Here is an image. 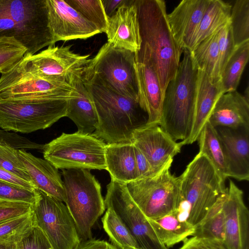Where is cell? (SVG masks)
Here are the masks:
<instances>
[{"label":"cell","mask_w":249,"mask_h":249,"mask_svg":"<svg viewBox=\"0 0 249 249\" xmlns=\"http://www.w3.org/2000/svg\"><path fill=\"white\" fill-rule=\"evenodd\" d=\"M223 93L221 81L213 82L204 71L198 70L193 127L189 138L179 142L181 146L192 144L197 140L216 102Z\"/></svg>","instance_id":"cell-24"},{"label":"cell","mask_w":249,"mask_h":249,"mask_svg":"<svg viewBox=\"0 0 249 249\" xmlns=\"http://www.w3.org/2000/svg\"><path fill=\"white\" fill-rule=\"evenodd\" d=\"M0 249H18V243H0Z\"/></svg>","instance_id":"cell-49"},{"label":"cell","mask_w":249,"mask_h":249,"mask_svg":"<svg viewBox=\"0 0 249 249\" xmlns=\"http://www.w3.org/2000/svg\"><path fill=\"white\" fill-rule=\"evenodd\" d=\"M224 244L227 249H249V213L243 192L231 180L223 204Z\"/></svg>","instance_id":"cell-17"},{"label":"cell","mask_w":249,"mask_h":249,"mask_svg":"<svg viewBox=\"0 0 249 249\" xmlns=\"http://www.w3.org/2000/svg\"><path fill=\"white\" fill-rule=\"evenodd\" d=\"M18 153L36 189L65 203L63 181L58 169L47 160L36 157L25 149H18Z\"/></svg>","instance_id":"cell-21"},{"label":"cell","mask_w":249,"mask_h":249,"mask_svg":"<svg viewBox=\"0 0 249 249\" xmlns=\"http://www.w3.org/2000/svg\"><path fill=\"white\" fill-rule=\"evenodd\" d=\"M78 94L68 100L66 117L69 118L77 127V132L92 134L98 125L97 114L87 91L83 78L74 86Z\"/></svg>","instance_id":"cell-26"},{"label":"cell","mask_w":249,"mask_h":249,"mask_svg":"<svg viewBox=\"0 0 249 249\" xmlns=\"http://www.w3.org/2000/svg\"><path fill=\"white\" fill-rule=\"evenodd\" d=\"M18 249H53L43 231L37 226L18 243Z\"/></svg>","instance_id":"cell-41"},{"label":"cell","mask_w":249,"mask_h":249,"mask_svg":"<svg viewBox=\"0 0 249 249\" xmlns=\"http://www.w3.org/2000/svg\"><path fill=\"white\" fill-rule=\"evenodd\" d=\"M218 34V46L219 56L220 75L228 60L232 54L235 44L230 23L221 28Z\"/></svg>","instance_id":"cell-40"},{"label":"cell","mask_w":249,"mask_h":249,"mask_svg":"<svg viewBox=\"0 0 249 249\" xmlns=\"http://www.w3.org/2000/svg\"><path fill=\"white\" fill-rule=\"evenodd\" d=\"M36 198L35 189L31 190L0 180V200L33 205Z\"/></svg>","instance_id":"cell-39"},{"label":"cell","mask_w":249,"mask_h":249,"mask_svg":"<svg viewBox=\"0 0 249 249\" xmlns=\"http://www.w3.org/2000/svg\"><path fill=\"white\" fill-rule=\"evenodd\" d=\"M134 150L138 178L153 175L150 165L144 155L134 145Z\"/></svg>","instance_id":"cell-45"},{"label":"cell","mask_w":249,"mask_h":249,"mask_svg":"<svg viewBox=\"0 0 249 249\" xmlns=\"http://www.w3.org/2000/svg\"><path fill=\"white\" fill-rule=\"evenodd\" d=\"M67 3L101 33H106L108 18L102 0H66Z\"/></svg>","instance_id":"cell-35"},{"label":"cell","mask_w":249,"mask_h":249,"mask_svg":"<svg viewBox=\"0 0 249 249\" xmlns=\"http://www.w3.org/2000/svg\"><path fill=\"white\" fill-rule=\"evenodd\" d=\"M226 158L228 177L249 180V127H215Z\"/></svg>","instance_id":"cell-18"},{"label":"cell","mask_w":249,"mask_h":249,"mask_svg":"<svg viewBox=\"0 0 249 249\" xmlns=\"http://www.w3.org/2000/svg\"><path fill=\"white\" fill-rule=\"evenodd\" d=\"M141 44L136 61L148 65L156 72L163 95L176 74L183 50L170 29L162 0H135Z\"/></svg>","instance_id":"cell-1"},{"label":"cell","mask_w":249,"mask_h":249,"mask_svg":"<svg viewBox=\"0 0 249 249\" xmlns=\"http://www.w3.org/2000/svg\"><path fill=\"white\" fill-rule=\"evenodd\" d=\"M197 140L199 153L209 160L221 178L225 181L228 178V174L223 148L215 128L208 121L202 128Z\"/></svg>","instance_id":"cell-30"},{"label":"cell","mask_w":249,"mask_h":249,"mask_svg":"<svg viewBox=\"0 0 249 249\" xmlns=\"http://www.w3.org/2000/svg\"><path fill=\"white\" fill-rule=\"evenodd\" d=\"M107 189L106 208L113 210L122 221L140 249H168L131 197L126 184L111 179Z\"/></svg>","instance_id":"cell-13"},{"label":"cell","mask_w":249,"mask_h":249,"mask_svg":"<svg viewBox=\"0 0 249 249\" xmlns=\"http://www.w3.org/2000/svg\"><path fill=\"white\" fill-rule=\"evenodd\" d=\"M26 53V49L14 38H0V73H5L14 68Z\"/></svg>","instance_id":"cell-37"},{"label":"cell","mask_w":249,"mask_h":249,"mask_svg":"<svg viewBox=\"0 0 249 249\" xmlns=\"http://www.w3.org/2000/svg\"><path fill=\"white\" fill-rule=\"evenodd\" d=\"M33 211L0 223V243H18L36 226Z\"/></svg>","instance_id":"cell-34"},{"label":"cell","mask_w":249,"mask_h":249,"mask_svg":"<svg viewBox=\"0 0 249 249\" xmlns=\"http://www.w3.org/2000/svg\"><path fill=\"white\" fill-rule=\"evenodd\" d=\"M183 59L174 78L166 88L160 127L175 141L187 140L193 127L198 69L190 51L183 50Z\"/></svg>","instance_id":"cell-3"},{"label":"cell","mask_w":249,"mask_h":249,"mask_svg":"<svg viewBox=\"0 0 249 249\" xmlns=\"http://www.w3.org/2000/svg\"><path fill=\"white\" fill-rule=\"evenodd\" d=\"M0 141H3L17 149L42 150L44 144L31 141L15 132L5 131L0 128Z\"/></svg>","instance_id":"cell-43"},{"label":"cell","mask_w":249,"mask_h":249,"mask_svg":"<svg viewBox=\"0 0 249 249\" xmlns=\"http://www.w3.org/2000/svg\"><path fill=\"white\" fill-rule=\"evenodd\" d=\"M227 191L218 198L197 225L193 236L216 239L224 243L225 222L222 207Z\"/></svg>","instance_id":"cell-32"},{"label":"cell","mask_w":249,"mask_h":249,"mask_svg":"<svg viewBox=\"0 0 249 249\" xmlns=\"http://www.w3.org/2000/svg\"><path fill=\"white\" fill-rule=\"evenodd\" d=\"M135 67L138 86V101L148 116L146 125H160L164 95L158 76L148 65L136 61Z\"/></svg>","instance_id":"cell-22"},{"label":"cell","mask_w":249,"mask_h":249,"mask_svg":"<svg viewBox=\"0 0 249 249\" xmlns=\"http://www.w3.org/2000/svg\"><path fill=\"white\" fill-rule=\"evenodd\" d=\"M89 56L74 53L71 46H50L37 53L25 54L17 66L33 75L74 87L83 78Z\"/></svg>","instance_id":"cell-11"},{"label":"cell","mask_w":249,"mask_h":249,"mask_svg":"<svg viewBox=\"0 0 249 249\" xmlns=\"http://www.w3.org/2000/svg\"><path fill=\"white\" fill-rule=\"evenodd\" d=\"M135 53L107 42L86 66L83 77H93L112 90L138 100Z\"/></svg>","instance_id":"cell-9"},{"label":"cell","mask_w":249,"mask_h":249,"mask_svg":"<svg viewBox=\"0 0 249 249\" xmlns=\"http://www.w3.org/2000/svg\"><path fill=\"white\" fill-rule=\"evenodd\" d=\"M231 6L221 0H210L200 24L186 49L191 51L204 39L230 23Z\"/></svg>","instance_id":"cell-27"},{"label":"cell","mask_w":249,"mask_h":249,"mask_svg":"<svg viewBox=\"0 0 249 249\" xmlns=\"http://www.w3.org/2000/svg\"><path fill=\"white\" fill-rule=\"evenodd\" d=\"M35 191L36 198L32 211L36 226L53 249H75L82 240L67 206L37 189Z\"/></svg>","instance_id":"cell-12"},{"label":"cell","mask_w":249,"mask_h":249,"mask_svg":"<svg viewBox=\"0 0 249 249\" xmlns=\"http://www.w3.org/2000/svg\"><path fill=\"white\" fill-rule=\"evenodd\" d=\"M249 58V40L235 46L220 75L224 93L236 90Z\"/></svg>","instance_id":"cell-31"},{"label":"cell","mask_w":249,"mask_h":249,"mask_svg":"<svg viewBox=\"0 0 249 249\" xmlns=\"http://www.w3.org/2000/svg\"><path fill=\"white\" fill-rule=\"evenodd\" d=\"M135 0L120 7L108 19L106 34L107 42L114 47L136 53L140 50L141 38Z\"/></svg>","instance_id":"cell-19"},{"label":"cell","mask_w":249,"mask_h":249,"mask_svg":"<svg viewBox=\"0 0 249 249\" xmlns=\"http://www.w3.org/2000/svg\"><path fill=\"white\" fill-rule=\"evenodd\" d=\"M148 219L162 243L167 248L193 236L195 232L196 227L180 218L177 211L155 219Z\"/></svg>","instance_id":"cell-28"},{"label":"cell","mask_w":249,"mask_h":249,"mask_svg":"<svg viewBox=\"0 0 249 249\" xmlns=\"http://www.w3.org/2000/svg\"><path fill=\"white\" fill-rule=\"evenodd\" d=\"M70 85L48 80L19 69L17 65L0 77V98L44 97L69 100L78 95Z\"/></svg>","instance_id":"cell-14"},{"label":"cell","mask_w":249,"mask_h":249,"mask_svg":"<svg viewBox=\"0 0 249 249\" xmlns=\"http://www.w3.org/2000/svg\"><path fill=\"white\" fill-rule=\"evenodd\" d=\"M83 81L98 118L92 134L107 144L132 143L133 132L148 121L138 101L112 90L95 77L83 76Z\"/></svg>","instance_id":"cell-2"},{"label":"cell","mask_w":249,"mask_h":249,"mask_svg":"<svg viewBox=\"0 0 249 249\" xmlns=\"http://www.w3.org/2000/svg\"><path fill=\"white\" fill-rule=\"evenodd\" d=\"M210 0H183L167 15L175 40L184 50L196 31Z\"/></svg>","instance_id":"cell-20"},{"label":"cell","mask_w":249,"mask_h":249,"mask_svg":"<svg viewBox=\"0 0 249 249\" xmlns=\"http://www.w3.org/2000/svg\"><path fill=\"white\" fill-rule=\"evenodd\" d=\"M106 143L92 134L62 133L44 144V159L60 169L106 170Z\"/></svg>","instance_id":"cell-8"},{"label":"cell","mask_w":249,"mask_h":249,"mask_svg":"<svg viewBox=\"0 0 249 249\" xmlns=\"http://www.w3.org/2000/svg\"><path fill=\"white\" fill-rule=\"evenodd\" d=\"M178 249H227L221 241L193 236L183 241V245Z\"/></svg>","instance_id":"cell-44"},{"label":"cell","mask_w":249,"mask_h":249,"mask_svg":"<svg viewBox=\"0 0 249 249\" xmlns=\"http://www.w3.org/2000/svg\"><path fill=\"white\" fill-rule=\"evenodd\" d=\"M30 204L0 200V223L32 212Z\"/></svg>","instance_id":"cell-42"},{"label":"cell","mask_w":249,"mask_h":249,"mask_svg":"<svg viewBox=\"0 0 249 249\" xmlns=\"http://www.w3.org/2000/svg\"><path fill=\"white\" fill-rule=\"evenodd\" d=\"M217 33L207 37L190 51L194 65L213 82L221 81Z\"/></svg>","instance_id":"cell-29"},{"label":"cell","mask_w":249,"mask_h":249,"mask_svg":"<svg viewBox=\"0 0 249 249\" xmlns=\"http://www.w3.org/2000/svg\"><path fill=\"white\" fill-rule=\"evenodd\" d=\"M132 143L145 157L153 175L172 165L182 147L159 125H145L136 130Z\"/></svg>","instance_id":"cell-15"},{"label":"cell","mask_w":249,"mask_h":249,"mask_svg":"<svg viewBox=\"0 0 249 249\" xmlns=\"http://www.w3.org/2000/svg\"><path fill=\"white\" fill-rule=\"evenodd\" d=\"M49 27L56 43L86 39L100 33L64 0H46Z\"/></svg>","instance_id":"cell-16"},{"label":"cell","mask_w":249,"mask_h":249,"mask_svg":"<svg viewBox=\"0 0 249 249\" xmlns=\"http://www.w3.org/2000/svg\"><path fill=\"white\" fill-rule=\"evenodd\" d=\"M105 160L111 179L126 184L138 178L132 143L107 144Z\"/></svg>","instance_id":"cell-25"},{"label":"cell","mask_w":249,"mask_h":249,"mask_svg":"<svg viewBox=\"0 0 249 249\" xmlns=\"http://www.w3.org/2000/svg\"><path fill=\"white\" fill-rule=\"evenodd\" d=\"M13 37L34 54L55 43L46 0H0V38Z\"/></svg>","instance_id":"cell-4"},{"label":"cell","mask_w":249,"mask_h":249,"mask_svg":"<svg viewBox=\"0 0 249 249\" xmlns=\"http://www.w3.org/2000/svg\"><path fill=\"white\" fill-rule=\"evenodd\" d=\"M249 86H248L245 91V95H243L244 97L248 100L249 101Z\"/></svg>","instance_id":"cell-50"},{"label":"cell","mask_w":249,"mask_h":249,"mask_svg":"<svg viewBox=\"0 0 249 249\" xmlns=\"http://www.w3.org/2000/svg\"><path fill=\"white\" fill-rule=\"evenodd\" d=\"M65 204L82 240L92 238V228L106 206L100 183L84 169H62Z\"/></svg>","instance_id":"cell-6"},{"label":"cell","mask_w":249,"mask_h":249,"mask_svg":"<svg viewBox=\"0 0 249 249\" xmlns=\"http://www.w3.org/2000/svg\"><path fill=\"white\" fill-rule=\"evenodd\" d=\"M131 1V0H102V2L106 14L109 18L114 15L120 7L128 4Z\"/></svg>","instance_id":"cell-48"},{"label":"cell","mask_w":249,"mask_h":249,"mask_svg":"<svg viewBox=\"0 0 249 249\" xmlns=\"http://www.w3.org/2000/svg\"><path fill=\"white\" fill-rule=\"evenodd\" d=\"M102 221L105 231L115 247L140 249L130 231L111 209H107Z\"/></svg>","instance_id":"cell-33"},{"label":"cell","mask_w":249,"mask_h":249,"mask_svg":"<svg viewBox=\"0 0 249 249\" xmlns=\"http://www.w3.org/2000/svg\"><path fill=\"white\" fill-rule=\"evenodd\" d=\"M75 249H117V248L105 241L91 238L81 240Z\"/></svg>","instance_id":"cell-46"},{"label":"cell","mask_w":249,"mask_h":249,"mask_svg":"<svg viewBox=\"0 0 249 249\" xmlns=\"http://www.w3.org/2000/svg\"><path fill=\"white\" fill-rule=\"evenodd\" d=\"M0 180L8 182L31 190H33L36 189L35 186L32 183L12 175L9 173L6 172L0 166Z\"/></svg>","instance_id":"cell-47"},{"label":"cell","mask_w":249,"mask_h":249,"mask_svg":"<svg viewBox=\"0 0 249 249\" xmlns=\"http://www.w3.org/2000/svg\"><path fill=\"white\" fill-rule=\"evenodd\" d=\"M18 150L6 142L0 141V166L12 175L33 184L18 156Z\"/></svg>","instance_id":"cell-38"},{"label":"cell","mask_w":249,"mask_h":249,"mask_svg":"<svg viewBox=\"0 0 249 249\" xmlns=\"http://www.w3.org/2000/svg\"><path fill=\"white\" fill-rule=\"evenodd\" d=\"M171 166L126 184L131 197L148 218L160 217L179 208L180 179L170 173Z\"/></svg>","instance_id":"cell-10"},{"label":"cell","mask_w":249,"mask_h":249,"mask_svg":"<svg viewBox=\"0 0 249 249\" xmlns=\"http://www.w3.org/2000/svg\"><path fill=\"white\" fill-rule=\"evenodd\" d=\"M208 121L214 127H249V101L236 90L224 93L216 102Z\"/></svg>","instance_id":"cell-23"},{"label":"cell","mask_w":249,"mask_h":249,"mask_svg":"<svg viewBox=\"0 0 249 249\" xmlns=\"http://www.w3.org/2000/svg\"><path fill=\"white\" fill-rule=\"evenodd\" d=\"M230 26L235 46L249 40V0H237L231 6Z\"/></svg>","instance_id":"cell-36"},{"label":"cell","mask_w":249,"mask_h":249,"mask_svg":"<svg viewBox=\"0 0 249 249\" xmlns=\"http://www.w3.org/2000/svg\"><path fill=\"white\" fill-rule=\"evenodd\" d=\"M68 100L44 97L0 98V128L30 133L66 117Z\"/></svg>","instance_id":"cell-7"},{"label":"cell","mask_w":249,"mask_h":249,"mask_svg":"<svg viewBox=\"0 0 249 249\" xmlns=\"http://www.w3.org/2000/svg\"><path fill=\"white\" fill-rule=\"evenodd\" d=\"M180 179L178 210L188 215L187 222L196 227L227 188L215 168L198 153L187 165Z\"/></svg>","instance_id":"cell-5"}]
</instances>
